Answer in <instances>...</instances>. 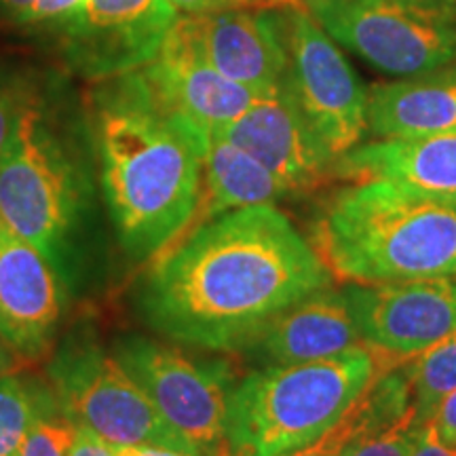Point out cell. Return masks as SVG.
<instances>
[{
  "label": "cell",
  "mask_w": 456,
  "mask_h": 456,
  "mask_svg": "<svg viewBox=\"0 0 456 456\" xmlns=\"http://www.w3.org/2000/svg\"><path fill=\"white\" fill-rule=\"evenodd\" d=\"M165 248L138 289V311L165 338L243 351L271 319L332 273L277 205L235 209L188 228Z\"/></svg>",
  "instance_id": "obj_1"
},
{
  "label": "cell",
  "mask_w": 456,
  "mask_h": 456,
  "mask_svg": "<svg viewBox=\"0 0 456 456\" xmlns=\"http://www.w3.org/2000/svg\"><path fill=\"white\" fill-rule=\"evenodd\" d=\"M94 95V138L114 235L131 260L155 258L195 220L208 131L165 108L140 70Z\"/></svg>",
  "instance_id": "obj_2"
},
{
  "label": "cell",
  "mask_w": 456,
  "mask_h": 456,
  "mask_svg": "<svg viewBox=\"0 0 456 456\" xmlns=\"http://www.w3.org/2000/svg\"><path fill=\"white\" fill-rule=\"evenodd\" d=\"M311 228L309 241L338 281L456 275V201L355 180L323 201Z\"/></svg>",
  "instance_id": "obj_3"
},
{
  "label": "cell",
  "mask_w": 456,
  "mask_h": 456,
  "mask_svg": "<svg viewBox=\"0 0 456 456\" xmlns=\"http://www.w3.org/2000/svg\"><path fill=\"white\" fill-rule=\"evenodd\" d=\"M406 357L357 345L332 359L256 368L228 402L231 456H285L332 429L376 376Z\"/></svg>",
  "instance_id": "obj_4"
},
{
  "label": "cell",
  "mask_w": 456,
  "mask_h": 456,
  "mask_svg": "<svg viewBox=\"0 0 456 456\" xmlns=\"http://www.w3.org/2000/svg\"><path fill=\"white\" fill-rule=\"evenodd\" d=\"M89 209L83 157L37 94L0 161V222L70 279Z\"/></svg>",
  "instance_id": "obj_5"
},
{
  "label": "cell",
  "mask_w": 456,
  "mask_h": 456,
  "mask_svg": "<svg viewBox=\"0 0 456 456\" xmlns=\"http://www.w3.org/2000/svg\"><path fill=\"white\" fill-rule=\"evenodd\" d=\"M336 43L393 77L433 72L456 60L454 0H305Z\"/></svg>",
  "instance_id": "obj_6"
},
{
  "label": "cell",
  "mask_w": 456,
  "mask_h": 456,
  "mask_svg": "<svg viewBox=\"0 0 456 456\" xmlns=\"http://www.w3.org/2000/svg\"><path fill=\"white\" fill-rule=\"evenodd\" d=\"M47 376L74 423L112 448L157 446L192 454L117 355L100 342L83 334L70 336L51 355Z\"/></svg>",
  "instance_id": "obj_7"
},
{
  "label": "cell",
  "mask_w": 456,
  "mask_h": 456,
  "mask_svg": "<svg viewBox=\"0 0 456 456\" xmlns=\"http://www.w3.org/2000/svg\"><path fill=\"white\" fill-rule=\"evenodd\" d=\"M112 353L192 454L231 456L228 402L237 380L224 362H195L140 334L114 340Z\"/></svg>",
  "instance_id": "obj_8"
},
{
  "label": "cell",
  "mask_w": 456,
  "mask_h": 456,
  "mask_svg": "<svg viewBox=\"0 0 456 456\" xmlns=\"http://www.w3.org/2000/svg\"><path fill=\"white\" fill-rule=\"evenodd\" d=\"M285 17L289 89L319 140L338 159L368 134V91L309 11L289 7Z\"/></svg>",
  "instance_id": "obj_9"
},
{
  "label": "cell",
  "mask_w": 456,
  "mask_h": 456,
  "mask_svg": "<svg viewBox=\"0 0 456 456\" xmlns=\"http://www.w3.org/2000/svg\"><path fill=\"white\" fill-rule=\"evenodd\" d=\"M178 17L169 0H85L61 24V51L81 77L110 81L151 64Z\"/></svg>",
  "instance_id": "obj_10"
},
{
  "label": "cell",
  "mask_w": 456,
  "mask_h": 456,
  "mask_svg": "<svg viewBox=\"0 0 456 456\" xmlns=\"http://www.w3.org/2000/svg\"><path fill=\"white\" fill-rule=\"evenodd\" d=\"M363 345L414 357L456 330V275L342 288Z\"/></svg>",
  "instance_id": "obj_11"
},
{
  "label": "cell",
  "mask_w": 456,
  "mask_h": 456,
  "mask_svg": "<svg viewBox=\"0 0 456 456\" xmlns=\"http://www.w3.org/2000/svg\"><path fill=\"white\" fill-rule=\"evenodd\" d=\"M68 277L0 222V336L21 362L53 351L68 313Z\"/></svg>",
  "instance_id": "obj_12"
},
{
  "label": "cell",
  "mask_w": 456,
  "mask_h": 456,
  "mask_svg": "<svg viewBox=\"0 0 456 456\" xmlns=\"http://www.w3.org/2000/svg\"><path fill=\"white\" fill-rule=\"evenodd\" d=\"M220 134L265 165L292 195L315 191L334 175L336 159L302 112L288 77L277 87L260 94Z\"/></svg>",
  "instance_id": "obj_13"
},
{
  "label": "cell",
  "mask_w": 456,
  "mask_h": 456,
  "mask_svg": "<svg viewBox=\"0 0 456 456\" xmlns=\"http://www.w3.org/2000/svg\"><path fill=\"white\" fill-rule=\"evenodd\" d=\"M140 72L165 108L208 134L237 121L260 95L216 70L178 20L159 55Z\"/></svg>",
  "instance_id": "obj_14"
},
{
  "label": "cell",
  "mask_w": 456,
  "mask_h": 456,
  "mask_svg": "<svg viewBox=\"0 0 456 456\" xmlns=\"http://www.w3.org/2000/svg\"><path fill=\"white\" fill-rule=\"evenodd\" d=\"M205 60L226 78L266 94L288 77L281 21L265 9L178 17Z\"/></svg>",
  "instance_id": "obj_15"
},
{
  "label": "cell",
  "mask_w": 456,
  "mask_h": 456,
  "mask_svg": "<svg viewBox=\"0 0 456 456\" xmlns=\"http://www.w3.org/2000/svg\"><path fill=\"white\" fill-rule=\"evenodd\" d=\"M362 345L342 289H317L271 319L241 353L258 368L332 359Z\"/></svg>",
  "instance_id": "obj_16"
},
{
  "label": "cell",
  "mask_w": 456,
  "mask_h": 456,
  "mask_svg": "<svg viewBox=\"0 0 456 456\" xmlns=\"http://www.w3.org/2000/svg\"><path fill=\"white\" fill-rule=\"evenodd\" d=\"M345 180H387L416 195L456 201V134L374 140L334 161Z\"/></svg>",
  "instance_id": "obj_17"
},
{
  "label": "cell",
  "mask_w": 456,
  "mask_h": 456,
  "mask_svg": "<svg viewBox=\"0 0 456 456\" xmlns=\"http://www.w3.org/2000/svg\"><path fill=\"white\" fill-rule=\"evenodd\" d=\"M368 131L376 140L456 134V70H433L368 91Z\"/></svg>",
  "instance_id": "obj_18"
},
{
  "label": "cell",
  "mask_w": 456,
  "mask_h": 456,
  "mask_svg": "<svg viewBox=\"0 0 456 456\" xmlns=\"http://www.w3.org/2000/svg\"><path fill=\"white\" fill-rule=\"evenodd\" d=\"M288 197H292V192L265 165L232 144L220 131H212L203 155L201 199L195 220L188 228L235 209L277 205Z\"/></svg>",
  "instance_id": "obj_19"
},
{
  "label": "cell",
  "mask_w": 456,
  "mask_h": 456,
  "mask_svg": "<svg viewBox=\"0 0 456 456\" xmlns=\"http://www.w3.org/2000/svg\"><path fill=\"white\" fill-rule=\"evenodd\" d=\"M410 403H412L410 366L408 359H403L397 366L376 376L374 383L332 429L317 437L309 446L285 456H346L363 437L403 419L410 412Z\"/></svg>",
  "instance_id": "obj_20"
},
{
  "label": "cell",
  "mask_w": 456,
  "mask_h": 456,
  "mask_svg": "<svg viewBox=\"0 0 456 456\" xmlns=\"http://www.w3.org/2000/svg\"><path fill=\"white\" fill-rule=\"evenodd\" d=\"M414 423L425 427L444 397L456 389V330L408 359Z\"/></svg>",
  "instance_id": "obj_21"
},
{
  "label": "cell",
  "mask_w": 456,
  "mask_h": 456,
  "mask_svg": "<svg viewBox=\"0 0 456 456\" xmlns=\"http://www.w3.org/2000/svg\"><path fill=\"white\" fill-rule=\"evenodd\" d=\"M41 385L17 374L0 376V456H20L37 419Z\"/></svg>",
  "instance_id": "obj_22"
},
{
  "label": "cell",
  "mask_w": 456,
  "mask_h": 456,
  "mask_svg": "<svg viewBox=\"0 0 456 456\" xmlns=\"http://www.w3.org/2000/svg\"><path fill=\"white\" fill-rule=\"evenodd\" d=\"M77 423L66 412L49 385H41L37 419L20 456H70Z\"/></svg>",
  "instance_id": "obj_23"
},
{
  "label": "cell",
  "mask_w": 456,
  "mask_h": 456,
  "mask_svg": "<svg viewBox=\"0 0 456 456\" xmlns=\"http://www.w3.org/2000/svg\"><path fill=\"white\" fill-rule=\"evenodd\" d=\"M37 98V91L15 74L0 68V161L13 144L21 118Z\"/></svg>",
  "instance_id": "obj_24"
},
{
  "label": "cell",
  "mask_w": 456,
  "mask_h": 456,
  "mask_svg": "<svg viewBox=\"0 0 456 456\" xmlns=\"http://www.w3.org/2000/svg\"><path fill=\"white\" fill-rule=\"evenodd\" d=\"M423 427L414 423L412 408L410 412L385 429L363 437L346 456H412Z\"/></svg>",
  "instance_id": "obj_25"
},
{
  "label": "cell",
  "mask_w": 456,
  "mask_h": 456,
  "mask_svg": "<svg viewBox=\"0 0 456 456\" xmlns=\"http://www.w3.org/2000/svg\"><path fill=\"white\" fill-rule=\"evenodd\" d=\"M175 11L186 15L218 13L232 9H273V7H300L296 0H169Z\"/></svg>",
  "instance_id": "obj_26"
},
{
  "label": "cell",
  "mask_w": 456,
  "mask_h": 456,
  "mask_svg": "<svg viewBox=\"0 0 456 456\" xmlns=\"http://www.w3.org/2000/svg\"><path fill=\"white\" fill-rule=\"evenodd\" d=\"M83 4L85 0H32L21 24H49V21L64 24Z\"/></svg>",
  "instance_id": "obj_27"
},
{
  "label": "cell",
  "mask_w": 456,
  "mask_h": 456,
  "mask_svg": "<svg viewBox=\"0 0 456 456\" xmlns=\"http://www.w3.org/2000/svg\"><path fill=\"white\" fill-rule=\"evenodd\" d=\"M427 425L436 433L437 440L448 444V446H456V389L444 397L440 408L436 410V414L431 416Z\"/></svg>",
  "instance_id": "obj_28"
},
{
  "label": "cell",
  "mask_w": 456,
  "mask_h": 456,
  "mask_svg": "<svg viewBox=\"0 0 456 456\" xmlns=\"http://www.w3.org/2000/svg\"><path fill=\"white\" fill-rule=\"evenodd\" d=\"M70 456H117V452H114L110 444L102 440L95 433L77 425Z\"/></svg>",
  "instance_id": "obj_29"
},
{
  "label": "cell",
  "mask_w": 456,
  "mask_h": 456,
  "mask_svg": "<svg viewBox=\"0 0 456 456\" xmlns=\"http://www.w3.org/2000/svg\"><path fill=\"white\" fill-rule=\"evenodd\" d=\"M412 456H456V446H448L433 433L429 425L423 427L419 442H416Z\"/></svg>",
  "instance_id": "obj_30"
},
{
  "label": "cell",
  "mask_w": 456,
  "mask_h": 456,
  "mask_svg": "<svg viewBox=\"0 0 456 456\" xmlns=\"http://www.w3.org/2000/svg\"><path fill=\"white\" fill-rule=\"evenodd\" d=\"M117 456H195L188 452H180V450L169 448H157V446H121L114 448Z\"/></svg>",
  "instance_id": "obj_31"
},
{
  "label": "cell",
  "mask_w": 456,
  "mask_h": 456,
  "mask_svg": "<svg viewBox=\"0 0 456 456\" xmlns=\"http://www.w3.org/2000/svg\"><path fill=\"white\" fill-rule=\"evenodd\" d=\"M21 363V359L15 355V351L4 342L3 336H0V376L15 374L17 366Z\"/></svg>",
  "instance_id": "obj_32"
},
{
  "label": "cell",
  "mask_w": 456,
  "mask_h": 456,
  "mask_svg": "<svg viewBox=\"0 0 456 456\" xmlns=\"http://www.w3.org/2000/svg\"><path fill=\"white\" fill-rule=\"evenodd\" d=\"M30 4H32V0H0V9L4 11V15H7L9 20L17 21V24H21V21H24Z\"/></svg>",
  "instance_id": "obj_33"
},
{
  "label": "cell",
  "mask_w": 456,
  "mask_h": 456,
  "mask_svg": "<svg viewBox=\"0 0 456 456\" xmlns=\"http://www.w3.org/2000/svg\"><path fill=\"white\" fill-rule=\"evenodd\" d=\"M296 3H298V0H296ZM298 4H300V3H298Z\"/></svg>",
  "instance_id": "obj_34"
}]
</instances>
